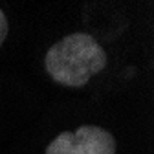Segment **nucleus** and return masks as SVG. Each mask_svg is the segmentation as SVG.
Returning a JSON list of instances; mask_svg holds the SVG:
<instances>
[{
	"label": "nucleus",
	"instance_id": "nucleus-1",
	"mask_svg": "<svg viewBox=\"0 0 154 154\" xmlns=\"http://www.w3.org/2000/svg\"><path fill=\"white\" fill-rule=\"evenodd\" d=\"M44 66L55 83L77 88L106 68V51L92 35L70 33L48 50Z\"/></svg>",
	"mask_w": 154,
	"mask_h": 154
},
{
	"label": "nucleus",
	"instance_id": "nucleus-2",
	"mask_svg": "<svg viewBox=\"0 0 154 154\" xmlns=\"http://www.w3.org/2000/svg\"><path fill=\"white\" fill-rule=\"evenodd\" d=\"M46 154H116V140L97 125H81L75 132H61Z\"/></svg>",
	"mask_w": 154,
	"mask_h": 154
},
{
	"label": "nucleus",
	"instance_id": "nucleus-3",
	"mask_svg": "<svg viewBox=\"0 0 154 154\" xmlns=\"http://www.w3.org/2000/svg\"><path fill=\"white\" fill-rule=\"evenodd\" d=\"M8 33H9V22H8V18H6L4 11L0 9V46H2V42L6 41Z\"/></svg>",
	"mask_w": 154,
	"mask_h": 154
}]
</instances>
